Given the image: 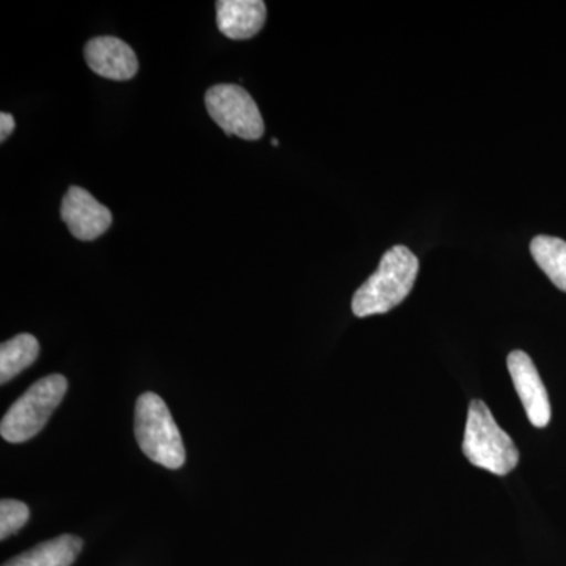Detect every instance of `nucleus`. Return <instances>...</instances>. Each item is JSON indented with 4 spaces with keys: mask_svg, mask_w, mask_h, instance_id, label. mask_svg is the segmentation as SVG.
<instances>
[{
    "mask_svg": "<svg viewBox=\"0 0 566 566\" xmlns=\"http://www.w3.org/2000/svg\"><path fill=\"white\" fill-rule=\"evenodd\" d=\"M82 539L76 535H61L50 542L10 558L2 566H71L82 551Z\"/></svg>",
    "mask_w": 566,
    "mask_h": 566,
    "instance_id": "10",
    "label": "nucleus"
},
{
    "mask_svg": "<svg viewBox=\"0 0 566 566\" xmlns=\"http://www.w3.org/2000/svg\"><path fill=\"white\" fill-rule=\"evenodd\" d=\"M531 253L551 282L566 293V241L539 234L532 240Z\"/></svg>",
    "mask_w": 566,
    "mask_h": 566,
    "instance_id": "12",
    "label": "nucleus"
},
{
    "mask_svg": "<svg viewBox=\"0 0 566 566\" xmlns=\"http://www.w3.org/2000/svg\"><path fill=\"white\" fill-rule=\"evenodd\" d=\"M69 389L65 376L50 375L41 378L18 398L0 423V433L6 441L20 444L35 438L57 409Z\"/></svg>",
    "mask_w": 566,
    "mask_h": 566,
    "instance_id": "4",
    "label": "nucleus"
},
{
    "mask_svg": "<svg viewBox=\"0 0 566 566\" xmlns=\"http://www.w3.org/2000/svg\"><path fill=\"white\" fill-rule=\"evenodd\" d=\"M218 28L227 39L249 40L262 31L266 3L262 0H219Z\"/></svg>",
    "mask_w": 566,
    "mask_h": 566,
    "instance_id": "9",
    "label": "nucleus"
},
{
    "mask_svg": "<svg viewBox=\"0 0 566 566\" xmlns=\"http://www.w3.org/2000/svg\"><path fill=\"white\" fill-rule=\"evenodd\" d=\"M84 55L93 73L106 80L129 81L139 70V62L132 46L115 36H96L88 41Z\"/></svg>",
    "mask_w": 566,
    "mask_h": 566,
    "instance_id": "8",
    "label": "nucleus"
},
{
    "mask_svg": "<svg viewBox=\"0 0 566 566\" xmlns=\"http://www.w3.org/2000/svg\"><path fill=\"white\" fill-rule=\"evenodd\" d=\"M205 104L212 120L227 136L245 140H259L263 136L264 123L259 106L240 85H214L205 95Z\"/></svg>",
    "mask_w": 566,
    "mask_h": 566,
    "instance_id": "5",
    "label": "nucleus"
},
{
    "mask_svg": "<svg viewBox=\"0 0 566 566\" xmlns=\"http://www.w3.org/2000/svg\"><path fill=\"white\" fill-rule=\"evenodd\" d=\"M14 125L17 123H14L13 115L9 114V112L0 114V140L6 142L9 139L10 134L13 133Z\"/></svg>",
    "mask_w": 566,
    "mask_h": 566,
    "instance_id": "14",
    "label": "nucleus"
},
{
    "mask_svg": "<svg viewBox=\"0 0 566 566\" xmlns=\"http://www.w3.org/2000/svg\"><path fill=\"white\" fill-rule=\"evenodd\" d=\"M134 433L142 452L155 463L167 469H178L185 464L186 452L180 430L159 395H140L134 415Z\"/></svg>",
    "mask_w": 566,
    "mask_h": 566,
    "instance_id": "3",
    "label": "nucleus"
},
{
    "mask_svg": "<svg viewBox=\"0 0 566 566\" xmlns=\"http://www.w3.org/2000/svg\"><path fill=\"white\" fill-rule=\"evenodd\" d=\"M40 344L31 334H20L0 346V382L11 381L14 376L35 363Z\"/></svg>",
    "mask_w": 566,
    "mask_h": 566,
    "instance_id": "11",
    "label": "nucleus"
},
{
    "mask_svg": "<svg viewBox=\"0 0 566 566\" xmlns=\"http://www.w3.org/2000/svg\"><path fill=\"white\" fill-rule=\"evenodd\" d=\"M29 517H31V510L24 502L2 499L0 502V539H7L20 532L28 524Z\"/></svg>",
    "mask_w": 566,
    "mask_h": 566,
    "instance_id": "13",
    "label": "nucleus"
},
{
    "mask_svg": "<svg viewBox=\"0 0 566 566\" xmlns=\"http://www.w3.org/2000/svg\"><path fill=\"white\" fill-rule=\"evenodd\" d=\"M419 274V259L405 245H394L382 255L378 270L353 296L357 318L382 315L403 303Z\"/></svg>",
    "mask_w": 566,
    "mask_h": 566,
    "instance_id": "1",
    "label": "nucleus"
},
{
    "mask_svg": "<svg viewBox=\"0 0 566 566\" xmlns=\"http://www.w3.org/2000/svg\"><path fill=\"white\" fill-rule=\"evenodd\" d=\"M61 216L70 233L81 241L96 240L112 226L109 208L104 207L91 192L80 186H71L66 196L63 197Z\"/></svg>",
    "mask_w": 566,
    "mask_h": 566,
    "instance_id": "6",
    "label": "nucleus"
},
{
    "mask_svg": "<svg viewBox=\"0 0 566 566\" xmlns=\"http://www.w3.org/2000/svg\"><path fill=\"white\" fill-rule=\"evenodd\" d=\"M463 453L469 463L494 475L510 474L520 463V452L512 436L499 427L482 400H472L469 405Z\"/></svg>",
    "mask_w": 566,
    "mask_h": 566,
    "instance_id": "2",
    "label": "nucleus"
},
{
    "mask_svg": "<svg viewBox=\"0 0 566 566\" xmlns=\"http://www.w3.org/2000/svg\"><path fill=\"white\" fill-rule=\"evenodd\" d=\"M273 145H274V147H279V140L277 139H273Z\"/></svg>",
    "mask_w": 566,
    "mask_h": 566,
    "instance_id": "15",
    "label": "nucleus"
},
{
    "mask_svg": "<svg viewBox=\"0 0 566 566\" xmlns=\"http://www.w3.org/2000/svg\"><path fill=\"white\" fill-rule=\"evenodd\" d=\"M506 365L528 420L536 428L547 427L551 422L549 397L534 360L527 353L516 349L510 354Z\"/></svg>",
    "mask_w": 566,
    "mask_h": 566,
    "instance_id": "7",
    "label": "nucleus"
}]
</instances>
